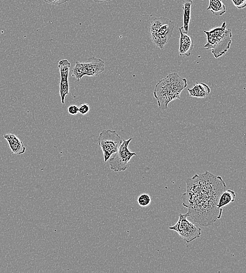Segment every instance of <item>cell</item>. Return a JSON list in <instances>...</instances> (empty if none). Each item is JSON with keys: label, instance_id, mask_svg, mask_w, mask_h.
Listing matches in <instances>:
<instances>
[{"label": "cell", "instance_id": "6da1fadb", "mask_svg": "<svg viewBox=\"0 0 246 273\" xmlns=\"http://www.w3.org/2000/svg\"><path fill=\"white\" fill-rule=\"evenodd\" d=\"M187 191L182 196L183 206L188 208V217L201 226L213 225L222 216L223 209L217 205L227 186L223 178L206 171L196 174L186 182Z\"/></svg>", "mask_w": 246, "mask_h": 273}, {"label": "cell", "instance_id": "7a4b0ae2", "mask_svg": "<svg viewBox=\"0 0 246 273\" xmlns=\"http://www.w3.org/2000/svg\"><path fill=\"white\" fill-rule=\"evenodd\" d=\"M187 86V79L181 77L176 72L170 74L160 80L156 84L154 91V96L159 108L166 110L170 102L180 100L181 93Z\"/></svg>", "mask_w": 246, "mask_h": 273}, {"label": "cell", "instance_id": "3957f363", "mask_svg": "<svg viewBox=\"0 0 246 273\" xmlns=\"http://www.w3.org/2000/svg\"><path fill=\"white\" fill-rule=\"evenodd\" d=\"M207 36V43L205 48L211 50L216 59L226 54L232 43V33L231 28H227L226 22L220 26L214 28L210 31L205 30Z\"/></svg>", "mask_w": 246, "mask_h": 273}, {"label": "cell", "instance_id": "277c9868", "mask_svg": "<svg viewBox=\"0 0 246 273\" xmlns=\"http://www.w3.org/2000/svg\"><path fill=\"white\" fill-rule=\"evenodd\" d=\"M175 25L173 21L168 18L159 17L154 18L149 28L153 44L163 50L173 36Z\"/></svg>", "mask_w": 246, "mask_h": 273}, {"label": "cell", "instance_id": "5b68a950", "mask_svg": "<svg viewBox=\"0 0 246 273\" xmlns=\"http://www.w3.org/2000/svg\"><path fill=\"white\" fill-rule=\"evenodd\" d=\"M105 62L100 58L92 57L84 62H77L72 69V76L80 81L84 76H97L104 71Z\"/></svg>", "mask_w": 246, "mask_h": 273}, {"label": "cell", "instance_id": "8992f818", "mask_svg": "<svg viewBox=\"0 0 246 273\" xmlns=\"http://www.w3.org/2000/svg\"><path fill=\"white\" fill-rule=\"evenodd\" d=\"M123 141L121 136L115 130H104L100 134L98 144L103 152L105 162L118 151Z\"/></svg>", "mask_w": 246, "mask_h": 273}, {"label": "cell", "instance_id": "52a82bcc", "mask_svg": "<svg viewBox=\"0 0 246 273\" xmlns=\"http://www.w3.org/2000/svg\"><path fill=\"white\" fill-rule=\"evenodd\" d=\"M132 138L128 140H123L120 148L109 160L111 170L116 172H124L130 166V162L132 158L137 156L135 152H132L129 148L130 144Z\"/></svg>", "mask_w": 246, "mask_h": 273}, {"label": "cell", "instance_id": "ba28073f", "mask_svg": "<svg viewBox=\"0 0 246 273\" xmlns=\"http://www.w3.org/2000/svg\"><path fill=\"white\" fill-rule=\"evenodd\" d=\"M188 217L187 214H180L176 224L169 228L176 231L186 242L189 244L201 236V228L190 222Z\"/></svg>", "mask_w": 246, "mask_h": 273}, {"label": "cell", "instance_id": "9c48e42d", "mask_svg": "<svg viewBox=\"0 0 246 273\" xmlns=\"http://www.w3.org/2000/svg\"><path fill=\"white\" fill-rule=\"evenodd\" d=\"M179 32L180 34L179 54L181 56H189L194 47V38L189 36L188 34L184 32L181 28H179Z\"/></svg>", "mask_w": 246, "mask_h": 273}, {"label": "cell", "instance_id": "30bf717a", "mask_svg": "<svg viewBox=\"0 0 246 273\" xmlns=\"http://www.w3.org/2000/svg\"><path fill=\"white\" fill-rule=\"evenodd\" d=\"M3 138L7 142L9 148L13 154L20 155L25 152L26 147L23 142L16 136L9 134H4Z\"/></svg>", "mask_w": 246, "mask_h": 273}, {"label": "cell", "instance_id": "8fae6325", "mask_svg": "<svg viewBox=\"0 0 246 273\" xmlns=\"http://www.w3.org/2000/svg\"><path fill=\"white\" fill-rule=\"evenodd\" d=\"M190 97L205 98L209 96L211 89L207 84L196 82L193 88L188 89Z\"/></svg>", "mask_w": 246, "mask_h": 273}, {"label": "cell", "instance_id": "7c38bea8", "mask_svg": "<svg viewBox=\"0 0 246 273\" xmlns=\"http://www.w3.org/2000/svg\"><path fill=\"white\" fill-rule=\"evenodd\" d=\"M184 23L181 28L184 30V32L188 34L191 21V6L193 4V0H183Z\"/></svg>", "mask_w": 246, "mask_h": 273}, {"label": "cell", "instance_id": "4fadbf2b", "mask_svg": "<svg viewBox=\"0 0 246 273\" xmlns=\"http://www.w3.org/2000/svg\"><path fill=\"white\" fill-rule=\"evenodd\" d=\"M236 194L232 190H225L221 195L217 205L218 208L223 209L235 202Z\"/></svg>", "mask_w": 246, "mask_h": 273}, {"label": "cell", "instance_id": "5bb4252c", "mask_svg": "<svg viewBox=\"0 0 246 273\" xmlns=\"http://www.w3.org/2000/svg\"><path fill=\"white\" fill-rule=\"evenodd\" d=\"M209 2L207 10H211L213 14L222 16L226 13V6L222 0H209Z\"/></svg>", "mask_w": 246, "mask_h": 273}, {"label": "cell", "instance_id": "9a60e30c", "mask_svg": "<svg viewBox=\"0 0 246 273\" xmlns=\"http://www.w3.org/2000/svg\"><path fill=\"white\" fill-rule=\"evenodd\" d=\"M70 62L66 59L60 60L58 62V68L60 74L61 80H68Z\"/></svg>", "mask_w": 246, "mask_h": 273}, {"label": "cell", "instance_id": "2e32d148", "mask_svg": "<svg viewBox=\"0 0 246 273\" xmlns=\"http://www.w3.org/2000/svg\"><path fill=\"white\" fill-rule=\"evenodd\" d=\"M69 93V85L68 80H60L59 94L61 103L65 104V98Z\"/></svg>", "mask_w": 246, "mask_h": 273}, {"label": "cell", "instance_id": "e0dca14e", "mask_svg": "<svg viewBox=\"0 0 246 273\" xmlns=\"http://www.w3.org/2000/svg\"><path fill=\"white\" fill-rule=\"evenodd\" d=\"M137 202L141 207H147L151 204L152 199L151 196L147 194H143L139 196L137 199Z\"/></svg>", "mask_w": 246, "mask_h": 273}, {"label": "cell", "instance_id": "ac0fdd59", "mask_svg": "<svg viewBox=\"0 0 246 273\" xmlns=\"http://www.w3.org/2000/svg\"><path fill=\"white\" fill-rule=\"evenodd\" d=\"M232 2L238 9H242L246 7V0H232Z\"/></svg>", "mask_w": 246, "mask_h": 273}, {"label": "cell", "instance_id": "d6986e66", "mask_svg": "<svg viewBox=\"0 0 246 273\" xmlns=\"http://www.w3.org/2000/svg\"><path fill=\"white\" fill-rule=\"evenodd\" d=\"M79 112L81 114L86 115L90 110V106L88 104H81L79 108Z\"/></svg>", "mask_w": 246, "mask_h": 273}, {"label": "cell", "instance_id": "ffe728a7", "mask_svg": "<svg viewBox=\"0 0 246 273\" xmlns=\"http://www.w3.org/2000/svg\"><path fill=\"white\" fill-rule=\"evenodd\" d=\"M43 1L50 4L60 6L70 1V0H43Z\"/></svg>", "mask_w": 246, "mask_h": 273}, {"label": "cell", "instance_id": "44dd1931", "mask_svg": "<svg viewBox=\"0 0 246 273\" xmlns=\"http://www.w3.org/2000/svg\"><path fill=\"white\" fill-rule=\"evenodd\" d=\"M69 114L71 115H76L79 112V108L76 105L72 104L68 108Z\"/></svg>", "mask_w": 246, "mask_h": 273}, {"label": "cell", "instance_id": "7402d4cb", "mask_svg": "<svg viewBox=\"0 0 246 273\" xmlns=\"http://www.w3.org/2000/svg\"><path fill=\"white\" fill-rule=\"evenodd\" d=\"M95 2L97 3H102V2H107L112 1V0H93Z\"/></svg>", "mask_w": 246, "mask_h": 273}, {"label": "cell", "instance_id": "603a6c76", "mask_svg": "<svg viewBox=\"0 0 246 273\" xmlns=\"http://www.w3.org/2000/svg\"><path fill=\"white\" fill-rule=\"evenodd\" d=\"M201 1H203V0H201Z\"/></svg>", "mask_w": 246, "mask_h": 273}]
</instances>
